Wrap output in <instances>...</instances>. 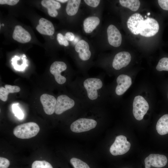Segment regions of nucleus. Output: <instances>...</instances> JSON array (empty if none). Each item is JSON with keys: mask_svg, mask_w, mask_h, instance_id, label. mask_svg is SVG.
Returning a JSON list of instances; mask_svg holds the SVG:
<instances>
[{"mask_svg": "<svg viewBox=\"0 0 168 168\" xmlns=\"http://www.w3.org/2000/svg\"><path fill=\"white\" fill-rule=\"evenodd\" d=\"M68 40L73 41L75 39V36L72 32H68L66 33L65 36Z\"/></svg>", "mask_w": 168, "mask_h": 168, "instance_id": "obj_33", "label": "nucleus"}, {"mask_svg": "<svg viewBox=\"0 0 168 168\" xmlns=\"http://www.w3.org/2000/svg\"><path fill=\"white\" fill-rule=\"evenodd\" d=\"M83 85L89 98L94 100L97 99L98 97L97 91L102 88L103 83L99 78H90L84 81Z\"/></svg>", "mask_w": 168, "mask_h": 168, "instance_id": "obj_5", "label": "nucleus"}, {"mask_svg": "<svg viewBox=\"0 0 168 168\" xmlns=\"http://www.w3.org/2000/svg\"><path fill=\"white\" fill-rule=\"evenodd\" d=\"M57 1L60 2L64 3L65 2L67 1H68V0H57Z\"/></svg>", "mask_w": 168, "mask_h": 168, "instance_id": "obj_34", "label": "nucleus"}, {"mask_svg": "<svg viewBox=\"0 0 168 168\" xmlns=\"http://www.w3.org/2000/svg\"><path fill=\"white\" fill-rule=\"evenodd\" d=\"M8 160L4 157H0V168H7L10 165Z\"/></svg>", "mask_w": 168, "mask_h": 168, "instance_id": "obj_29", "label": "nucleus"}, {"mask_svg": "<svg viewBox=\"0 0 168 168\" xmlns=\"http://www.w3.org/2000/svg\"><path fill=\"white\" fill-rule=\"evenodd\" d=\"M145 18H147V16H145Z\"/></svg>", "mask_w": 168, "mask_h": 168, "instance_id": "obj_36", "label": "nucleus"}, {"mask_svg": "<svg viewBox=\"0 0 168 168\" xmlns=\"http://www.w3.org/2000/svg\"><path fill=\"white\" fill-rule=\"evenodd\" d=\"M70 161L74 168H90L86 163L77 158H72Z\"/></svg>", "mask_w": 168, "mask_h": 168, "instance_id": "obj_24", "label": "nucleus"}, {"mask_svg": "<svg viewBox=\"0 0 168 168\" xmlns=\"http://www.w3.org/2000/svg\"><path fill=\"white\" fill-rule=\"evenodd\" d=\"M100 22L99 18L96 16H90L86 18L83 22L84 31L86 33L92 32L99 25Z\"/></svg>", "mask_w": 168, "mask_h": 168, "instance_id": "obj_19", "label": "nucleus"}, {"mask_svg": "<svg viewBox=\"0 0 168 168\" xmlns=\"http://www.w3.org/2000/svg\"><path fill=\"white\" fill-rule=\"evenodd\" d=\"M156 128L160 135H162L168 133V114L163 115L159 119Z\"/></svg>", "mask_w": 168, "mask_h": 168, "instance_id": "obj_21", "label": "nucleus"}, {"mask_svg": "<svg viewBox=\"0 0 168 168\" xmlns=\"http://www.w3.org/2000/svg\"><path fill=\"white\" fill-rule=\"evenodd\" d=\"M119 2L123 7L128 8L133 11H137L140 5V2L138 0H120Z\"/></svg>", "mask_w": 168, "mask_h": 168, "instance_id": "obj_23", "label": "nucleus"}, {"mask_svg": "<svg viewBox=\"0 0 168 168\" xmlns=\"http://www.w3.org/2000/svg\"><path fill=\"white\" fill-rule=\"evenodd\" d=\"M150 14V13L149 12H148L147 13V16H149Z\"/></svg>", "mask_w": 168, "mask_h": 168, "instance_id": "obj_35", "label": "nucleus"}, {"mask_svg": "<svg viewBox=\"0 0 168 168\" xmlns=\"http://www.w3.org/2000/svg\"><path fill=\"white\" fill-rule=\"evenodd\" d=\"M12 37L14 40L22 43H27L31 39V36L30 33L19 25L15 26Z\"/></svg>", "mask_w": 168, "mask_h": 168, "instance_id": "obj_15", "label": "nucleus"}, {"mask_svg": "<svg viewBox=\"0 0 168 168\" xmlns=\"http://www.w3.org/2000/svg\"><path fill=\"white\" fill-rule=\"evenodd\" d=\"M41 4L44 7L47 8L49 15L52 17L56 16L58 12L56 10L61 7L60 3L57 1L53 0H43Z\"/></svg>", "mask_w": 168, "mask_h": 168, "instance_id": "obj_17", "label": "nucleus"}, {"mask_svg": "<svg viewBox=\"0 0 168 168\" xmlns=\"http://www.w3.org/2000/svg\"><path fill=\"white\" fill-rule=\"evenodd\" d=\"M131 59L130 54L126 51L117 53L115 56L112 63V66L115 69L119 70L127 66Z\"/></svg>", "mask_w": 168, "mask_h": 168, "instance_id": "obj_10", "label": "nucleus"}, {"mask_svg": "<svg viewBox=\"0 0 168 168\" xmlns=\"http://www.w3.org/2000/svg\"><path fill=\"white\" fill-rule=\"evenodd\" d=\"M19 1L18 0H0V4L12 6L16 4Z\"/></svg>", "mask_w": 168, "mask_h": 168, "instance_id": "obj_31", "label": "nucleus"}, {"mask_svg": "<svg viewBox=\"0 0 168 168\" xmlns=\"http://www.w3.org/2000/svg\"><path fill=\"white\" fill-rule=\"evenodd\" d=\"M75 49L78 53L80 58L83 61L88 60L90 58L91 53L89 50V45L86 41L81 40L76 44Z\"/></svg>", "mask_w": 168, "mask_h": 168, "instance_id": "obj_14", "label": "nucleus"}, {"mask_svg": "<svg viewBox=\"0 0 168 168\" xmlns=\"http://www.w3.org/2000/svg\"><path fill=\"white\" fill-rule=\"evenodd\" d=\"M117 85L115 89V92L118 95L124 94L131 86L132 82L131 78L125 74L119 75L116 79Z\"/></svg>", "mask_w": 168, "mask_h": 168, "instance_id": "obj_13", "label": "nucleus"}, {"mask_svg": "<svg viewBox=\"0 0 168 168\" xmlns=\"http://www.w3.org/2000/svg\"><path fill=\"white\" fill-rule=\"evenodd\" d=\"M107 32L109 44L114 47L120 46L122 42V35L116 27L113 25H110L107 28Z\"/></svg>", "mask_w": 168, "mask_h": 168, "instance_id": "obj_11", "label": "nucleus"}, {"mask_svg": "<svg viewBox=\"0 0 168 168\" xmlns=\"http://www.w3.org/2000/svg\"><path fill=\"white\" fill-rule=\"evenodd\" d=\"M84 1L88 6L95 7L99 5L100 1L99 0H84Z\"/></svg>", "mask_w": 168, "mask_h": 168, "instance_id": "obj_30", "label": "nucleus"}, {"mask_svg": "<svg viewBox=\"0 0 168 168\" xmlns=\"http://www.w3.org/2000/svg\"><path fill=\"white\" fill-rule=\"evenodd\" d=\"M39 125L34 122H29L19 125L14 129L13 133L17 138L29 139L35 136L39 133Z\"/></svg>", "mask_w": 168, "mask_h": 168, "instance_id": "obj_1", "label": "nucleus"}, {"mask_svg": "<svg viewBox=\"0 0 168 168\" xmlns=\"http://www.w3.org/2000/svg\"><path fill=\"white\" fill-rule=\"evenodd\" d=\"M159 26L158 22L155 19L147 17L140 21L137 29V35L146 37L155 35L158 31Z\"/></svg>", "mask_w": 168, "mask_h": 168, "instance_id": "obj_2", "label": "nucleus"}, {"mask_svg": "<svg viewBox=\"0 0 168 168\" xmlns=\"http://www.w3.org/2000/svg\"><path fill=\"white\" fill-rule=\"evenodd\" d=\"M75 105L74 101L67 95H62L57 99L54 112L59 115L64 112L72 108Z\"/></svg>", "mask_w": 168, "mask_h": 168, "instance_id": "obj_7", "label": "nucleus"}, {"mask_svg": "<svg viewBox=\"0 0 168 168\" xmlns=\"http://www.w3.org/2000/svg\"><path fill=\"white\" fill-rule=\"evenodd\" d=\"M149 109L147 101L142 96H135L133 103V114L138 120H142Z\"/></svg>", "mask_w": 168, "mask_h": 168, "instance_id": "obj_4", "label": "nucleus"}, {"mask_svg": "<svg viewBox=\"0 0 168 168\" xmlns=\"http://www.w3.org/2000/svg\"><path fill=\"white\" fill-rule=\"evenodd\" d=\"M36 28L40 33L43 35H51L54 32V28L52 23L43 18L39 20V24Z\"/></svg>", "mask_w": 168, "mask_h": 168, "instance_id": "obj_16", "label": "nucleus"}, {"mask_svg": "<svg viewBox=\"0 0 168 168\" xmlns=\"http://www.w3.org/2000/svg\"><path fill=\"white\" fill-rule=\"evenodd\" d=\"M81 2L80 0L68 1L66 8L67 14L70 16L76 14L78 11Z\"/></svg>", "mask_w": 168, "mask_h": 168, "instance_id": "obj_22", "label": "nucleus"}, {"mask_svg": "<svg viewBox=\"0 0 168 168\" xmlns=\"http://www.w3.org/2000/svg\"><path fill=\"white\" fill-rule=\"evenodd\" d=\"M158 2L159 5L162 9L168 10V0H158Z\"/></svg>", "mask_w": 168, "mask_h": 168, "instance_id": "obj_32", "label": "nucleus"}, {"mask_svg": "<svg viewBox=\"0 0 168 168\" xmlns=\"http://www.w3.org/2000/svg\"><path fill=\"white\" fill-rule=\"evenodd\" d=\"M143 18L140 14L137 13L133 14L128 19L127 22V27L133 34L137 35V31L138 25Z\"/></svg>", "mask_w": 168, "mask_h": 168, "instance_id": "obj_18", "label": "nucleus"}, {"mask_svg": "<svg viewBox=\"0 0 168 168\" xmlns=\"http://www.w3.org/2000/svg\"><path fill=\"white\" fill-rule=\"evenodd\" d=\"M13 112L15 116L20 119H23L24 117V114L21 110L16 104H13L12 105Z\"/></svg>", "mask_w": 168, "mask_h": 168, "instance_id": "obj_27", "label": "nucleus"}, {"mask_svg": "<svg viewBox=\"0 0 168 168\" xmlns=\"http://www.w3.org/2000/svg\"><path fill=\"white\" fill-rule=\"evenodd\" d=\"M20 87L16 86H12L6 84L5 88L1 86L0 88V99L1 100L5 101L8 98V96L9 93L18 92L20 91Z\"/></svg>", "mask_w": 168, "mask_h": 168, "instance_id": "obj_20", "label": "nucleus"}, {"mask_svg": "<svg viewBox=\"0 0 168 168\" xmlns=\"http://www.w3.org/2000/svg\"><path fill=\"white\" fill-rule=\"evenodd\" d=\"M40 100L46 114L51 115L54 112L57 100L54 96L44 94L40 96Z\"/></svg>", "mask_w": 168, "mask_h": 168, "instance_id": "obj_12", "label": "nucleus"}, {"mask_svg": "<svg viewBox=\"0 0 168 168\" xmlns=\"http://www.w3.org/2000/svg\"><path fill=\"white\" fill-rule=\"evenodd\" d=\"M167 162L166 156L163 155L151 154L144 160L145 168H150L151 166L161 168L165 166Z\"/></svg>", "mask_w": 168, "mask_h": 168, "instance_id": "obj_8", "label": "nucleus"}, {"mask_svg": "<svg viewBox=\"0 0 168 168\" xmlns=\"http://www.w3.org/2000/svg\"><path fill=\"white\" fill-rule=\"evenodd\" d=\"M67 68L66 64L62 61H56L51 65L50 72L54 75L56 81L59 84L64 83L66 80V78L61 75L62 72L65 70Z\"/></svg>", "mask_w": 168, "mask_h": 168, "instance_id": "obj_9", "label": "nucleus"}, {"mask_svg": "<svg viewBox=\"0 0 168 168\" xmlns=\"http://www.w3.org/2000/svg\"><path fill=\"white\" fill-rule=\"evenodd\" d=\"M159 71H168V58H163L160 60L156 67Z\"/></svg>", "mask_w": 168, "mask_h": 168, "instance_id": "obj_25", "label": "nucleus"}, {"mask_svg": "<svg viewBox=\"0 0 168 168\" xmlns=\"http://www.w3.org/2000/svg\"><path fill=\"white\" fill-rule=\"evenodd\" d=\"M31 168H53L49 162L45 161H35L32 164Z\"/></svg>", "mask_w": 168, "mask_h": 168, "instance_id": "obj_26", "label": "nucleus"}, {"mask_svg": "<svg viewBox=\"0 0 168 168\" xmlns=\"http://www.w3.org/2000/svg\"><path fill=\"white\" fill-rule=\"evenodd\" d=\"M57 40L60 45H63L65 46H67L69 45L68 40L65 36L63 35L61 33H59L57 34Z\"/></svg>", "mask_w": 168, "mask_h": 168, "instance_id": "obj_28", "label": "nucleus"}, {"mask_svg": "<svg viewBox=\"0 0 168 168\" xmlns=\"http://www.w3.org/2000/svg\"><path fill=\"white\" fill-rule=\"evenodd\" d=\"M130 147L131 144L127 140L126 137L120 135L116 137L114 142L110 148V151L113 155H122L127 152Z\"/></svg>", "mask_w": 168, "mask_h": 168, "instance_id": "obj_3", "label": "nucleus"}, {"mask_svg": "<svg viewBox=\"0 0 168 168\" xmlns=\"http://www.w3.org/2000/svg\"><path fill=\"white\" fill-rule=\"evenodd\" d=\"M97 125L94 119L80 118L73 122L71 124V131L75 133H81L89 131L94 128Z\"/></svg>", "mask_w": 168, "mask_h": 168, "instance_id": "obj_6", "label": "nucleus"}]
</instances>
